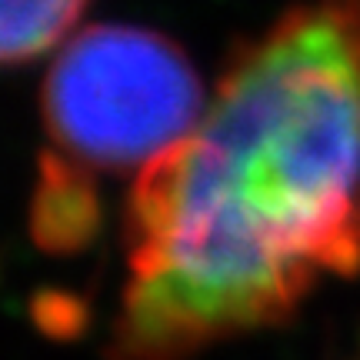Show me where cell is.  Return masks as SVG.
Instances as JSON below:
<instances>
[{"instance_id":"cell-1","label":"cell","mask_w":360,"mask_h":360,"mask_svg":"<svg viewBox=\"0 0 360 360\" xmlns=\"http://www.w3.org/2000/svg\"><path fill=\"white\" fill-rule=\"evenodd\" d=\"M360 267V7L287 13L134 180L110 360H187Z\"/></svg>"},{"instance_id":"cell-2","label":"cell","mask_w":360,"mask_h":360,"mask_svg":"<svg viewBox=\"0 0 360 360\" xmlns=\"http://www.w3.org/2000/svg\"><path fill=\"white\" fill-rule=\"evenodd\" d=\"M200 77L167 37L130 24H97L57 51L44 84V124L53 154L44 160L34 227L40 244L84 237L90 180L134 174L174 150L204 114Z\"/></svg>"},{"instance_id":"cell-3","label":"cell","mask_w":360,"mask_h":360,"mask_svg":"<svg viewBox=\"0 0 360 360\" xmlns=\"http://www.w3.org/2000/svg\"><path fill=\"white\" fill-rule=\"evenodd\" d=\"M87 0H4L0 53L7 64H30L74 37Z\"/></svg>"},{"instance_id":"cell-4","label":"cell","mask_w":360,"mask_h":360,"mask_svg":"<svg viewBox=\"0 0 360 360\" xmlns=\"http://www.w3.org/2000/svg\"><path fill=\"white\" fill-rule=\"evenodd\" d=\"M357 360H360V357H357Z\"/></svg>"}]
</instances>
